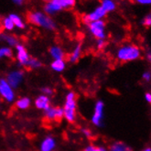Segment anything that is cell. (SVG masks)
Listing matches in <instances>:
<instances>
[{"mask_svg": "<svg viewBox=\"0 0 151 151\" xmlns=\"http://www.w3.org/2000/svg\"><path fill=\"white\" fill-rule=\"evenodd\" d=\"M15 50H16L15 57H16V60L17 61V63H19L20 66L26 67L31 57L29 55L28 50H27V48L23 45V44L19 43L15 47Z\"/></svg>", "mask_w": 151, "mask_h": 151, "instance_id": "cell-8", "label": "cell"}, {"mask_svg": "<svg viewBox=\"0 0 151 151\" xmlns=\"http://www.w3.org/2000/svg\"><path fill=\"white\" fill-rule=\"evenodd\" d=\"M81 132H82L83 136H84V137H87V138H90V137H92V136H93V133H92L91 129H89V128H87V127L82 128V129H81Z\"/></svg>", "mask_w": 151, "mask_h": 151, "instance_id": "cell-30", "label": "cell"}, {"mask_svg": "<svg viewBox=\"0 0 151 151\" xmlns=\"http://www.w3.org/2000/svg\"><path fill=\"white\" fill-rule=\"evenodd\" d=\"M44 117L48 121H60L63 118V109L60 106H52L43 112Z\"/></svg>", "mask_w": 151, "mask_h": 151, "instance_id": "cell-10", "label": "cell"}, {"mask_svg": "<svg viewBox=\"0 0 151 151\" xmlns=\"http://www.w3.org/2000/svg\"><path fill=\"white\" fill-rule=\"evenodd\" d=\"M32 101L29 97L28 96H23V97H19V99H17L15 101V106L17 109L19 110H28L30 106H31Z\"/></svg>", "mask_w": 151, "mask_h": 151, "instance_id": "cell-17", "label": "cell"}, {"mask_svg": "<svg viewBox=\"0 0 151 151\" xmlns=\"http://www.w3.org/2000/svg\"><path fill=\"white\" fill-rule=\"evenodd\" d=\"M63 118L70 124L75 123L77 119V99L74 92L70 91L65 95V101L63 106Z\"/></svg>", "mask_w": 151, "mask_h": 151, "instance_id": "cell-3", "label": "cell"}, {"mask_svg": "<svg viewBox=\"0 0 151 151\" xmlns=\"http://www.w3.org/2000/svg\"><path fill=\"white\" fill-rule=\"evenodd\" d=\"M27 19H28V21L30 24L48 31H53L57 28V25L54 19L51 17L45 14L43 11H30L29 12L28 16H27Z\"/></svg>", "mask_w": 151, "mask_h": 151, "instance_id": "cell-1", "label": "cell"}, {"mask_svg": "<svg viewBox=\"0 0 151 151\" xmlns=\"http://www.w3.org/2000/svg\"><path fill=\"white\" fill-rule=\"evenodd\" d=\"M142 25L144 27H147V28H149L151 26V14L148 13L147 15H146L143 19H142V21H141Z\"/></svg>", "mask_w": 151, "mask_h": 151, "instance_id": "cell-27", "label": "cell"}, {"mask_svg": "<svg viewBox=\"0 0 151 151\" xmlns=\"http://www.w3.org/2000/svg\"><path fill=\"white\" fill-rule=\"evenodd\" d=\"M11 1H12L13 3H15L16 5H19V6H21V5H23V4H24V2H25V0H11Z\"/></svg>", "mask_w": 151, "mask_h": 151, "instance_id": "cell-34", "label": "cell"}, {"mask_svg": "<svg viewBox=\"0 0 151 151\" xmlns=\"http://www.w3.org/2000/svg\"><path fill=\"white\" fill-rule=\"evenodd\" d=\"M87 29L90 34L96 40H105L106 26L104 20H97L87 24Z\"/></svg>", "mask_w": 151, "mask_h": 151, "instance_id": "cell-5", "label": "cell"}, {"mask_svg": "<svg viewBox=\"0 0 151 151\" xmlns=\"http://www.w3.org/2000/svg\"><path fill=\"white\" fill-rule=\"evenodd\" d=\"M141 151H151V147H146L145 148H143Z\"/></svg>", "mask_w": 151, "mask_h": 151, "instance_id": "cell-36", "label": "cell"}, {"mask_svg": "<svg viewBox=\"0 0 151 151\" xmlns=\"http://www.w3.org/2000/svg\"><path fill=\"white\" fill-rule=\"evenodd\" d=\"M27 68H29L30 70H39L42 67V63L37 58L30 57L28 64L26 66Z\"/></svg>", "mask_w": 151, "mask_h": 151, "instance_id": "cell-24", "label": "cell"}, {"mask_svg": "<svg viewBox=\"0 0 151 151\" xmlns=\"http://www.w3.org/2000/svg\"><path fill=\"white\" fill-rule=\"evenodd\" d=\"M1 107H2V101L0 100V109H1Z\"/></svg>", "mask_w": 151, "mask_h": 151, "instance_id": "cell-38", "label": "cell"}, {"mask_svg": "<svg viewBox=\"0 0 151 151\" xmlns=\"http://www.w3.org/2000/svg\"><path fill=\"white\" fill-rule=\"evenodd\" d=\"M34 106L40 111H45L47 110L50 106L51 105V101L50 96L44 95V94H40L38 95L34 100Z\"/></svg>", "mask_w": 151, "mask_h": 151, "instance_id": "cell-12", "label": "cell"}, {"mask_svg": "<svg viewBox=\"0 0 151 151\" xmlns=\"http://www.w3.org/2000/svg\"><path fill=\"white\" fill-rule=\"evenodd\" d=\"M14 55L12 48L8 46L0 47V60L2 59H11Z\"/></svg>", "mask_w": 151, "mask_h": 151, "instance_id": "cell-22", "label": "cell"}, {"mask_svg": "<svg viewBox=\"0 0 151 151\" xmlns=\"http://www.w3.org/2000/svg\"><path fill=\"white\" fill-rule=\"evenodd\" d=\"M1 25H2V28L6 31H12L15 29V26L8 16L3 17V19L1 20Z\"/></svg>", "mask_w": 151, "mask_h": 151, "instance_id": "cell-25", "label": "cell"}, {"mask_svg": "<svg viewBox=\"0 0 151 151\" xmlns=\"http://www.w3.org/2000/svg\"><path fill=\"white\" fill-rule=\"evenodd\" d=\"M24 78H25V73L24 70H19V69H16L12 70L8 73L6 76V81L7 83L9 84L14 90L19 88L20 85L24 82Z\"/></svg>", "mask_w": 151, "mask_h": 151, "instance_id": "cell-6", "label": "cell"}, {"mask_svg": "<svg viewBox=\"0 0 151 151\" xmlns=\"http://www.w3.org/2000/svg\"><path fill=\"white\" fill-rule=\"evenodd\" d=\"M9 19L12 20L15 28L19 29H26V22L22 17L17 13H11L9 16Z\"/></svg>", "mask_w": 151, "mask_h": 151, "instance_id": "cell-19", "label": "cell"}, {"mask_svg": "<svg viewBox=\"0 0 151 151\" xmlns=\"http://www.w3.org/2000/svg\"><path fill=\"white\" fill-rule=\"evenodd\" d=\"M106 46L105 40H96V48L98 50H104Z\"/></svg>", "mask_w": 151, "mask_h": 151, "instance_id": "cell-31", "label": "cell"}, {"mask_svg": "<svg viewBox=\"0 0 151 151\" xmlns=\"http://www.w3.org/2000/svg\"><path fill=\"white\" fill-rule=\"evenodd\" d=\"M49 54L52 60H64L65 52L60 46L53 45L49 49Z\"/></svg>", "mask_w": 151, "mask_h": 151, "instance_id": "cell-15", "label": "cell"}, {"mask_svg": "<svg viewBox=\"0 0 151 151\" xmlns=\"http://www.w3.org/2000/svg\"><path fill=\"white\" fill-rule=\"evenodd\" d=\"M142 56L141 49L136 44H123L115 51V58L119 63H131L137 60Z\"/></svg>", "mask_w": 151, "mask_h": 151, "instance_id": "cell-2", "label": "cell"}, {"mask_svg": "<svg viewBox=\"0 0 151 151\" xmlns=\"http://www.w3.org/2000/svg\"><path fill=\"white\" fill-rule=\"evenodd\" d=\"M83 151H107V148L103 146H97L94 144H89L87 145Z\"/></svg>", "mask_w": 151, "mask_h": 151, "instance_id": "cell-26", "label": "cell"}, {"mask_svg": "<svg viewBox=\"0 0 151 151\" xmlns=\"http://www.w3.org/2000/svg\"><path fill=\"white\" fill-rule=\"evenodd\" d=\"M0 97L6 103L16 101V93L14 89L7 83L5 78H0Z\"/></svg>", "mask_w": 151, "mask_h": 151, "instance_id": "cell-7", "label": "cell"}, {"mask_svg": "<svg viewBox=\"0 0 151 151\" xmlns=\"http://www.w3.org/2000/svg\"><path fill=\"white\" fill-rule=\"evenodd\" d=\"M41 1H42V2H44V3L46 4V3H49V2L50 1V0H41Z\"/></svg>", "mask_w": 151, "mask_h": 151, "instance_id": "cell-37", "label": "cell"}, {"mask_svg": "<svg viewBox=\"0 0 151 151\" xmlns=\"http://www.w3.org/2000/svg\"><path fill=\"white\" fill-rule=\"evenodd\" d=\"M144 98H145V101H146L147 104H151V93H150V92L145 93Z\"/></svg>", "mask_w": 151, "mask_h": 151, "instance_id": "cell-33", "label": "cell"}, {"mask_svg": "<svg viewBox=\"0 0 151 151\" xmlns=\"http://www.w3.org/2000/svg\"><path fill=\"white\" fill-rule=\"evenodd\" d=\"M142 79H143L144 82L149 83L151 81V73H150V70H145V72L142 73Z\"/></svg>", "mask_w": 151, "mask_h": 151, "instance_id": "cell-29", "label": "cell"}, {"mask_svg": "<svg viewBox=\"0 0 151 151\" xmlns=\"http://www.w3.org/2000/svg\"><path fill=\"white\" fill-rule=\"evenodd\" d=\"M104 102L103 100H97L93 105V111L91 116V122L96 127H104Z\"/></svg>", "mask_w": 151, "mask_h": 151, "instance_id": "cell-4", "label": "cell"}, {"mask_svg": "<svg viewBox=\"0 0 151 151\" xmlns=\"http://www.w3.org/2000/svg\"><path fill=\"white\" fill-rule=\"evenodd\" d=\"M107 151H134L133 148L123 141H114L109 146Z\"/></svg>", "mask_w": 151, "mask_h": 151, "instance_id": "cell-18", "label": "cell"}, {"mask_svg": "<svg viewBox=\"0 0 151 151\" xmlns=\"http://www.w3.org/2000/svg\"><path fill=\"white\" fill-rule=\"evenodd\" d=\"M83 54V44L81 42L77 43L74 46V48L73 49L72 52L70 53L68 60L70 63H76L80 60Z\"/></svg>", "mask_w": 151, "mask_h": 151, "instance_id": "cell-13", "label": "cell"}, {"mask_svg": "<svg viewBox=\"0 0 151 151\" xmlns=\"http://www.w3.org/2000/svg\"><path fill=\"white\" fill-rule=\"evenodd\" d=\"M61 9H70L75 6L76 0H55Z\"/></svg>", "mask_w": 151, "mask_h": 151, "instance_id": "cell-23", "label": "cell"}, {"mask_svg": "<svg viewBox=\"0 0 151 151\" xmlns=\"http://www.w3.org/2000/svg\"><path fill=\"white\" fill-rule=\"evenodd\" d=\"M66 66L67 64L64 60H53L50 63V69L55 73H63Z\"/></svg>", "mask_w": 151, "mask_h": 151, "instance_id": "cell-20", "label": "cell"}, {"mask_svg": "<svg viewBox=\"0 0 151 151\" xmlns=\"http://www.w3.org/2000/svg\"><path fill=\"white\" fill-rule=\"evenodd\" d=\"M106 15H107V13H106L100 6H98L91 12H89L88 14L84 15L83 17V21L87 25L90 22H93V21H97V20H103L106 17Z\"/></svg>", "mask_w": 151, "mask_h": 151, "instance_id": "cell-9", "label": "cell"}, {"mask_svg": "<svg viewBox=\"0 0 151 151\" xmlns=\"http://www.w3.org/2000/svg\"><path fill=\"white\" fill-rule=\"evenodd\" d=\"M135 1L142 6H148L151 4V0H135Z\"/></svg>", "mask_w": 151, "mask_h": 151, "instance_id": "cell-32", "label": "cell"}, {"mask_svg": "<svg viewBox=\"0 0 151 151\" xmlns=\"http://www.w3.org/2000/svg\"><path fill=\"white\" fill-rule=\"evenodd\" d=\"M0 40L4 41L10 48H15L19 43L17 38L9 33H0Z\"/></svg>", "mask_w": 151, "mask_h": 151, "instance_id": "cell-16", "label": "cell"}, {"mask_svg": "<svg viewBox=\"0 0 151 151\" xmlns=\"http://www.w3.org/2000/svg\"><path fill=\"white\" fill-rule=\"evenodd\" d=\"M147 60L150 63V61H151V51H150V50H148V51H147Z\"/></svg>", "mask_w": 151, "mask_h": 151, "instance_id": "cell-35", "label": "cell"}, {"mask_svg": "<svg viewBox=\"0 0 151 151\" xmlns=\"http://www.w3.org/2000/svg\"><path fill=\"white\" fill-rule=\"evenodd\" d=\"M56 147L57 141L51 135L46 136L40 143V151H54Z\"/></svg>", "mask_w": 151, "mask_h": 151, "instance_id": "cell-11", "label": "cell"}, {"mask_svg": "<svg viewBox=\"0 0 151 151\" xmlns=\"http://www.w3.org/2000/svg\"><path fill=\"white\" fill-rule=\"evenodd\" d=\"M43 9H44L43 12L50 17L55 15V14H57V13H59L63 10L55 0H50L49 3H46L45 5H44Z\"/></svg>", "mask_w": 151, "mask_h": 151, "instance_id": "cell-14", "label": "cell"}, {"mask_svg": "<svg viewBox=\"0 0 151 151\" xmlns=\"http://www.w3.org/2000/svg\"><path fill=\"white\" fill-rule=\"evenodd\" d=\"M100 6L106 13H109L116 9V3L114 0H101Z\"/></svg>", "mask_w": 151, "mask_h": 151, "instance_id": "cell-21", "label": "cell"}, {"mask_svg": "<svg viewBox=\"0 0 151 151\" xmlns=\"http://www.w3.org/2000/svg\"><path fill=\"white\" fill-rule=\"evenodd\" d=\"M41 93L44 95H47V96H50L53 93V90L50 87V86H44L41 88Z\"/></svg>", "mask_w": 151, "mask_h": 151, "instance_id": "cell-28", "label": "cell"}]
</instances>
